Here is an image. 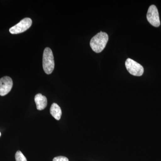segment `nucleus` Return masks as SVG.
Returning a JSON list of instances; mask_svg holds the SVG:
<instances>
[{
  "mask_svg": "<svg viewBox=\"0 0 161 161\" xmlns=\"http://www.w3.org/2000/svg\"><path fill=\"white\" fill-rule=\"evenodd\" d=\"M126 68L131 75L136 76H141L143 74L144 68L141 64L132 59L128 58L126 60Z\"/></svg>",
  "mask_w": 161,
  "mask_h": 161,
  "instance_id": "3",
  "label": "nucleus"
},
{
  "mask_svg": "<svg viewBox=\"0 0 161 161\" xmlns=\"http://www.w3.org/2000/svg\"><path fill=\"white\" fill-rule=\"evenodd\" d=\"M1 132H0V136H1Z\"/></svg>",
  "mask_w": 161,
  "mask_h": 161,
  "instance_id": "11",
  "label": "nucleus"
},
{
  "mask_svg": "<svg viewBox=\"0 0 161 161\" xmlns=\"http://www.w3.org/2000/svg\"><path fill=\"white\" fill-rule=\"evenodd\" d=\"M12 79L8 76L0 79V95L5 96L10 92L13 87Z\"/></svg>",
  "mask_w": 161,
  "mask_h": 161,
  "instance_id": "6",
  "label": "nucleus"
},
{
  "mask_svg": "<svg viewBox=\"0 0 161 161\" xmlns=\"http://www.w3.org/2000/svg\"><path fill=\"white\" fill-rule=\"evenodd\" d=\"M50 112L52 116L55 119L58 120H60L62 115V112H61V108L58 104L56 103L52 104Z\"/></svg>",
  "mask_w": 161,
  "mask_h": 161,
  "instance_id": "8",
  "label": "nucleus"
},
{
  "mask_svg": "<svg viewBox=\"0 0 161 161\" xmlns=\"http://www.w3.org/2000/svg\"><path fill=\"white\" fill-rule=\"evenodd\" d=\"M147 17L148 22L152 26L158 27L160 25L158 10L154 5H151L150 6L147 12Z\"/></svg>",
  "mask_w": 161,
  "mask_h": 161,
  "instance_id": "5",
  "label": "nucleus"
},
{
  "mask_svg": "<svg viewBox=\"0 0 161 161\" xmlns=\"http://www.w3.org/2000/svg\"><path fill=\"white\" fill-rule=\"evenodd\" d=\"M32 23V21L30 18H24L19 23L10 28L9 32L12 34L21 33L29 29L31 26Z\"/></svg>",
  "mask_w": 161,
  "mask_h": 161,
  "instance_id": "4",
  "label": "nucleus"
},
{
  "mask_svg": "<svg viewBox=\"0 0 161 161\" xmlns=\"http://www.w3.org/2000/svg\"><path fill=\"white\" fill-rule=\"evenodd\" d=\"M108 40V35L106 33L101 31L92 38L90 42V46L95 53H101L106 46Z\"/></svg>",
  "mask_w": 161,
  "mask_h": 161,
  "instance_id": "1",
  "label": "nucleus"
},
{
  "mask_svg": "<svg viewBox=\"0 0 161 161\" xmlns=\"http://www.w3.org/2000/svg\"><path fill=\"white\" fill-rule=\"evenodd\" d=\"M55 63L53 55L49 47L44 50L43 58V67L44 72L47 75L52 74L54 69Z\"/></svg>",
  "mask_w": 161,
  "mask_h": 161,
  "instance_id": "2",
  "label": "nucleus"
},
{
  "mask_svg": "<svg viewBox=\"0 0 161 161\" xmlns=\"http://www.w3.org/2000/svg\"><path fill=\"white\" fill-rule=\"evenodd\" d=\"M53 161H69L68 158H67L65 157L60 156L56 157L53 159Z\"/></svg>",
  "mask_w": 161,
  "mask_h": 161,
  "instance_id": "10",
  "label": "nucleus"
},
{
  "mask_svg": "<svg viewBox=\"0 0 161 161\" xmlns=\"http://www.w3.org/2000/svg\"><path fill=\"white\" fill-rule=\"evenodd\" d=\"M35 101L37 109L40 111L45 109L47 105V99L46 97L41 94H38L36 95Z\"/></svg>",
  "mask_w": 161,
  "mask_h": 161,
  "instance_id": "7",
  "label": "nucleus"
},
{
  "mask_svg": "<svg viewBox=\"0 0 161 161\" xmlns=\"http://www.w3.org/2000/svg\"><path fill=\"white\" fill-rule=\"evenodd\" d=\"M16 161H27L26 158L20 151H17L15 156Z\"/></svg>",
  "mask_w": 161,
  "mask_h": 161,
  "instance_id": "9",
  "label": "nucleus"
}]
</instances>
